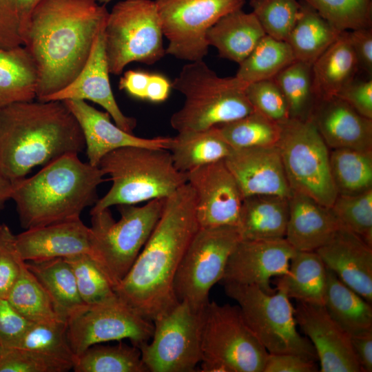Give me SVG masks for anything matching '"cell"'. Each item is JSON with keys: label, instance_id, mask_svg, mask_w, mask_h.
<instances>
[{"label": "cell", "instance_id": "29", "mask_svg": "<svg viewBox=\"0 0 372 372\" xmlns=\"http://www.w3.org/2000/svg\"><path fill=\"white\" fill-rule=\"evenodd\" d=\"M327 278V267L316 251H297L287 273L276 279V289L297 302L324 305Z\"/></svg>", "mask_w": 372, "mask_h": 372}, {"label": "cell", "instance_id": "45", "mask_svg": "<svg viewBox=\"0 0 372 372\" xmlns=\"http://www.w3.org/2000/svg\"><path fill=\"white\" fill-rule=\"evenodd\" d=\"M252 12L267 35L285 41L299 14L297 0H250Z\"/></svg>", "mask_w": 372, "mask_h": 372}, {"label": "cell", "instance_id": "53", "mask_svg": "<svg viewBox=\"0 0 372 372\" xmlns=\"http://www.w3.org/2000/svg\"><path fill=\"white\" fill-rule=\"evenodd\" d=\"M349 38L359 69H362L371 78L372 27L351 30Z\"/></svg>", "mask_w": 372, "mask_h": 372}, {"label": "cell", "instance_id": "6", "mask_svg": "<svg viewBox=\"0 0 372 372\" xmlns=\"http://www.w3.org/2000/svg\"><path fill=\"white\" fill-rule=\"evenodd\" d=\"M248 83L220 77L203 60L185 65L172 87L185 97L170 118L178 132L202 130L241 118L255 110L246 94Z\"/></svg>", "mask_w": 372, "mask_h": 372}, {"label": "cell", "instance_id": "14", "mask_svg": "<svg viewBox=\"0 0 372 372\" xmlns=\"http://www.w3.org/2000/svg\"><path fill=\"white\" fill-rule=\"evenodd\" d=\"M165 53L189 62L203 60L209 45L207 33L220 19L242 9L245 0H155Z\"/></svg>", "mask_w": 372, "mask_h": 372}, {"label": "cell", "instance_id": "51", "mask_svg": "<svg viewBox=\"0 0 372 372\" xmlns=\"http://www.w3.org/2000/svg\"><path fill=\"white\" fill-rule=\"evenodd\" d=\"M362 116L372 119V79H354L337 94Z\"/></svg>", "mask_w": 372, "mask_h": 372}, {"label": "cell", "instance_id": "19", "mask_svg": "<svg viewBox=\"0 0 372 372\" xmlns=\"http://www.w3.org/2000/svg\"><path fill=\"white\" fill-rule=\"evenodd\" d=\"M224 162L243 198L256 194L291 197L292 191L276 145L233 149Z\"/></svg>", "mask_w": 372, "mask_h": 372}, {"label": "cell", "instance_id": "59", "mask_svg": "<svg viewBox=\"0 0 372 372\" xmlns=\"http://www.w3.org/2000/svg\"><path fill=\"white\" fill-rule=\"evenodd\" d=\"M2 349H3V347H2V345H1V343H0V354H1V352Z\"/></svg>", "mask_w": 372, "mask_h": 372}, {"label": "cell", "instance_id": "12", "mask_svg": "<svg viewBox=\"0 0 372 372\" xmlns=\"http://www.w3.org/2000/svg\"><path fill=\"white\" fill-rule=\"evenodd\" d=\"M236 227H200L177 269L174 290L178 301L196 311L209 303L212 287L221 281L231 252L240 240Z\"/></svg>", "mask_w": 372, "mask_h": 372}, {"label": "cell", "instance_id": "37", "mask_svg": "<svg viewBox=\"0 0 372 372\" xmlns=\"http://www.w3.org/2000/svg\"><path fill=\"white\" fill-rule=\"evenodd\" d=\"M72 369L75 372H148L140 349L123 342L90 347L76 358Z\"/></svg>", "mask_w": 372, "mask_h": 372}, {"label": "cell", "instance_id": "41", "mask_svg": "<svg viewBox=\"0 0 372 372\" xmlns=\"http://www.w3.org/2000/svg\"><path fill=\"white\" fill-rule=\"evenodd\" d=\"M340 32L372 27L371 0H302Z\"/></svg>", "mask_w": 372, "mask_h": 372}, {"label": "cell", "instance_id": "2", "mask_svg": "<svg viewBox=\"0 0 372 372\" xmlns=\"http://www.w3.org/2000/svg\"><path fill=\"white\" fill-rule=\"evenodd\" d=\"M108 14L97 0L38 2L23 45L37 68V100L63 89L79 74Z\"/></svg>", "mask_w": 372, "mask_h": 372}, {"label": "cell", "instance_id": "26", "mask_svg": "<svg viewBox=\"0 0 372 372\" xmlns=\"http://www.w3.org/2000/svg\"><path fill=\"white\" fill-rule=\"evenodd\" d=\"M289 198L271 194L244 197L236 228L244 240L285 238Z\"/></svg>", "mask_w": 372, "mask_h": 372}, {"label": "cell", "instance_id": "11", "mask_svg": "<svg viewBox=\"0 0 372 372\" xmlns=\"http://www.w3.org/2000/svg\"><path fill=\"white\" fill-rule=\"evenodd\" d=\"M109 72L121 74L132 62L152 65L165 53L157 8L152 0H123L109 12L105 29Z\"/></svg>", "mask_w": 372, "mask_h": 372}, {"label": "cell", "instance_id": "7", "mask_svg": "<svg viewBox=\"0 0 372 372\" xmlns=\"http://www.w3.org/2000/svg\"><path fill=\"white\" fill-rule=\"evenodd\" d=\"M165 198H156L143 206H119L116 221L105 209L94 213L91 257L114 286L127 273L161 216Z\"/></svg>", "mask_w": 372, "mask_h": 372}, {"label": "cell", "instance_id": "4", "mask_svg": "<svg viewBox=\"0 0 372 372\" xmlns=\"http://www.w3.org/2000/svg\"><path fill=\"white\" fill-rule=\"evenodd\" d=\"M96 166L69 154L43 166L31 177L12 183L10 199L21 225L28 229L81 218L97 200V188L106 179Z\"/></svg>", "mask_w": 372, "mask_h": 372}, {"label": "cell", "instance_id": "17", "mask_svg": "<svg viewBox=\"0 0 372 372\" xmlns=\"http://www.w3.org/2000/svg\"><path fill=\"white\" fill-rule=\"evenodd\" d=\"M296 251L285 238L240 240L229 257L221 282L254 285L273 293L271 278L287 273Z\"/></svg>", "mask_w": 372, "mask_h": 372}, {"label": "cell", "instance_id": "30", "mask_svg": "<svg viewBox=\"0 0 372 372\" xmlns=\"http://www.w3.org/2000/svg\"><path fill=\"white\" fill-rule=\"evenodd\" d=\"M232 149L216 126L178 132L171 137L167 148L175 167L183 173L224 160Z\"/></svg>", "mask_w": 372, "mask_h": 372}, {"label": "cell", "instance_id": "8", "mask_svg": "<svg viewBox=\"0 0 372 372\" xmlns=\"http://www.w3.org/2000/svg\"><path fill=\"white\" fill-rule=\"evenodd\" d=\"M203 372H262L268 355L238 306L209 302L203 312Z\"/></svg>", "mask_w": 372, "mask_h": 372}, {"label": "cell", "instance_id": "32", "mask_svg": "<svg viewBox=\"0 0 372 372\" xmlns=\"http://www.w3.org/2000/svg\"><path fill=\"white\" fill-rule=\"evenodd\" d=\"M25 262L47 292L61 318L67 321L85 305L79 295L72 268L64 258Z\"/></svg>", "mask_w": 372, "mask_h": 372}, {"label": "cell", "instance_id": "42", "mask_svg": "<svg viewBox=\"0 0 372 372\" xmlns=\"http://www.w3.org/2000/svg\"><path fill=\"white\" fill-rule=\"evenodd\" d=\"M14 347L37 351L74 363L67 338V321L32 322Z\"/></svg>", "mask_w": 372, "mask_h": 372}, {"label": "cell", "instance_id": "3", "mask_svg": "<svg viewBox=\"0 0 372 372\" xmlns=\"http://www.w3.org/2000/svg\"><path fill=\"white\" fill-rule=\"evenodd\" d=\"M85 148L81 127L63 101L33 100L0 108V169L11 182Z\"/></svg>", "mask_w": 372, "mask_h": 372}, {"label": "cell", "instance_id": "33", "mask_svg": "<svg viewBox=\"0 0 372 372\" xmlns=\"http://www.w3.org/2000/svg\"><path fill=\"white\" fill-rule=\"evenodd\" d=\"M300 4L297 20L285 41L296 60L312 65L342 32L308 3L301 0Z\"/></svg>", "mask_w": 372, "mask_h": 372}, {"label": "cell", "instance_id": "58", "mask_svg": "<svg viewBox=\"0 0 372 372\" xmlns=\"http://www.w3.org/2000/svg\"><path fill=\"white\" fill-rule=\"evenodd\" d=\"M98 2L101 4L106 5L107 3H109L112 0H97Z\"/></svg>", "mask_w": 372, "mask_h": 372}, {"label": "cell", "instance_id": "48", "mask_svg": "<svg viewBox=\"0 0 372 372\" xmlns=\"http://www.w3.org/2000/svg\"><path fill=\"white\" fill-rule=\"evenodd\" d=\"M246 94L254 109L281 123L289 118L286 99L273 79L248 83Z\"/></svg>", "mask_w": 372, "mask_h": 372}, {"label": "cell", "instance_id": "18", "mask_svg": "<svg viewBox=\"0 0 372 372\" xmlns=\"http://www.w3.org/2000/svg\"><path fill=\"white\" fill-rule=\"evenodd\" d=\"M297 325L307 336L320 361L321 372H361L351 336L322 304L298 302Z\"/></svg>", "mask_w": 372, "mask_h": 372}, {"label": "cell", "instance_id": "60", "mask_svg": "<svg viewBox=\"0 0 372 372\" xmlns=\"http://www.w3.org/2000/svg\"><path fill=\"white\" fill-rule=\"evenodd\" d=\"M1 225H0V231H1Z\"/></svg>", "mask_w": 372, "mask_h": 372}, {"label": "cell", "instance_id": "22", "mask_svg": "<svg viewBox=\"0 0 372 372\" xmlns=\"http://www.w3.org/2000/svg\"><path fill=\"white\" fill-rule=\"evenodd\" d=\"M15 247L25 262L91 256L92 233L79 218L25 229L15 236Z\"/></svg>", "mask_w": 372, "mask_h": 372}, {"label": "cell", "instance_id": "35", "mask_svg": "<svg viewBox=\"0 0 372 372\" xmlns=\"http://www.w3.org/2000/svg\"><path fill=\"white\" fill-rule=\"evenodd\" d=\"M329 165L338 194L353 195L372 189V149H331Z\"/></svg>", "mask_w": 372, "mask_h": 372}, {"label": "cell", "instance_id": "54", "mask_svg": "<svg viewBox=\"0 0 372 372\" xmlns=\"http://www.w3.org/2000/svg\"><path fill=\"white\" fill-rule=\"evenodd\" d=\"M150 74L139 70H128L120 79L118 87L139 99H146Z\"/></svg>", "mask_w": 372, "mask_h": 372}, {"label": "cell", "instance_id": "49", "mask_svg": "<svg viewBox=\"0 0 372 372\" xmlns=\"http://www.w3.org/2000/svg\"><path fill=\"white\" fill-rule=\"evenodd\" d=\"M23 262L15 247V236L3 224L0 231V298H7Z\"/></svg>", "mask_w": 372, "mask_h": 372}, {"label": "cell", "instance_id": "1", "mask_svg": "<svg viewBox=\"0 0 372 372\" xmlns=\"http://www.w3.org/2000/svg\"><path fill=\"white\" fill-rule=\"evenodd\" d=\"M200 228L194 190L187 183L165 198L161 217L125 276L114 291L141 316L154 321L179 301L174 278Z\"/></svg>", "mask_w": 372, "mask_h": 372}, {"label": "cell", "instance_id": "52", "mask_svg": "<svg viewBox=\"0 0 372 372\" xmlns=\"http://www.w3.org/2000/svg\"><path fill=\"white\" fill-rule=\"evenodd\" d=\"M316 361L292 353H269L262 372H316Z\"/></svg>", "mask_w": 372, "mask_h": 372}, {"label": "cell", "instance_id": "57", "mask_svg": "<svg viewBox=\"0 0 372 372\" xmlns=\"http://www.w3.org/2000/svg\"><path fill=\"white\" fill-rule=\"evenodd\" d=\"M12 183L7 178L0 169V207L10 199Z\"/></svg>", "mask_w": 372, "mask_h": 372}, {"label": "cell", "instance_id": "40", "mask_svg": "<svg viewBox=\"0 0 372 372\" xmlns=\"http://www.w3.org/2000/svg\"><path fill=\"white\" fill-rule=\"evenodd\" d=\"M311 66L296 60L273 78L286 99L291 118L307 119L314 105Z\"/></svg>", "mask_w": 372, "mask_h": 372}, {"label": "cell", "instance_id": "5", "mask_svg": "<svg viewBox=\"0 0 372 372\" xmlns=\"http://www.w3.org/2000/svg\"><path fill=\"white\" fill-rule=\"evenodd\" d=\"M99 167L112 182L90 213L114 205H135L165 198L187 183V173L174 166L165 149L127 146L106 154Z\"/></svg>", "mask_w": 372, "mask_h": 372}, {"label": "cell", "instance_id": "16", "mask_svg": "<svg viewBox=\"0 0 372 372\" xmlns=\"http://www.w3.org/2000/svg\"><path fill=\"white\" fill-rule=\"evenodd\" d=\"M200 227H236L243 196L224 160L187 173Z\"/></svg>", "mask_w": 372, "mask_h": 372}, {"label": "cell", "instance_id": "24", "mask_svg": "<svg viewBox=\"0 0 372 372\" xmlns=\"http://www.w3.org/2000/svg\"><path fill=\"white\" fill-rule=\"evenodd\" d=\"M309 118L329 148L372 149V119L342 99L316 100Z\"/></svg>", "mask_w": 372, "mask_h": 372}, {"label": "cell", "instance_id": "34", "mask_svg": "<svg viewBox=\"0 0 372 372\" xmlns=\"http://www.w3.org/2000/svg\"><path fill=\"white\" fill-rule=\"evenodd\" d=\"M327 269L324 306L328 313L350 336L371 329V303Z\"/></svg>", "mask_w": 372, "mask_h": 372}, {"label": "cell", "instance_id": "23", "mask_svg": "<svg viewBox=\"0 0 372 372\" xmlns=\"http://www.w3.org/2000/svg\"><path fill=\"white\" fill-rule=\"evenodd\" d=\"M326 267L369 303L372 302V247L340 227L316 250Z\"/></svg>", "mask_w": 372, "mask_h": 372}, {"label": "cell", "instance_id": "39", "mask_svg": "<svg viewBox=\"0 0 372 372\" xmlns=\"http://www.w3.org/2000/svg\"><path fill=\"white\" fill-rule=\"evenodd\" d=\"M216 127L232 149L275 145L280 134L279 123L256 110Z\"/></svg>", "mask_w": 372, "mask_h": 372}, {"label": "cell", "instance_id": "56", "mask_svg": "<svg viewBox=\"0 0 372 372\" xmlns=\"http://www.w3.org/2000/svg\"><path fill=\"white\" fill-rule=\"evenodd\" d=\"M171 87L172 83L164 76L150 74L145 100L154 103L163 102L169 96Z\"/></svg>", "mask_w": 372, "mask_h": 372}, {"label": "cell", "instance_id": "38", "mask_svg": "<svg viewBox=\"0 0 372 372\" xmlns=\"http://www.w3.org/2000/svg\"><path fill=\"white\" fill-rule=\"evenodd\" d=\"M6 299L31 322L65 320L57 313L47 292L25 262Z\"/></svg>", "mask_w": 372, "mask_h": 372}, {"label": "cell", "instance_id": "36", "mask_svg": "<svg viewBox=\"0 0 372 372\" xmlns=\"http://www.w3.org/2000/svg\"><path fill=\"white\" fill-rule=\"evenodd\" d=\"M294 61L293 52L285 41L265 34L239 64L236 76L247 83L271 79Z\"/></svg>", "mask_w": 372, "mask_h": 372}, {"label": "cell", "instance_id": "28", "mask_svg": "<svg viewBox=\"0 0 372 372\" xmlns=\"http://www.w3.org/2000/svg\"><path fill=\"white\" fill-rule=\"evenodd\" d=\"M265 34L252 12L239 9L220 19L209 29L206 38L220 57L240 64Z\"/></svg>", "mask_w": 372, "mask_h": 372}, {"label": "cell", "instance_id": "55", "mask_svg": "<svg viewBox=\"0 0 372 372\" xmlns=\"http://www.w3.org/2000/svg\"><path fill=\"white\" fill-rule=\"evenodd\" d=\"M351 344L362 371H372V329L351 336Z\"/></svg>", "mask_w": 372, "mask_h": 372}, {"label": "cell", "instance_id": "47", "mask_svg": "<svg viewBox=\"0 0 372 372\" xmlns=\"http://www.w3.org/2000/svg\"><path fill=\"white\" fill-rule=\"evenodd\" d=\"M74 362L37 351L19 347H3L0 372H65Z\"/></svg>", "mask_w": 372, "mask_h": 372}, {"label": "cell", "instance_id": "21", "mask_svg": "<svg viewBox=\"0 0 372 372\" xmlns=\"http://www.w3.org/2000/svg\"><path fill=\"white\" fill-rule=\"evenodd\" d=\"M82 130L88 163L99 167L101 160L108 153L127 146H141L167 149L169 136L142 138L125 132L111 121L107 112H101L85 101H63Z\"/></svg>", "mask_w": 372, "mask_h": 372}, {"label": "cell", "instance_id": "20", "mask_svg": "<svg viewBox=\"0 0 372 372\" xmlns=\"http://www.w3.org/2000/svg\"><path fill=\"white\" fill-rule=\"evenodd\" d=\"M105 26L99 32L89 58L79 74L65 87L46 97L43 101L68 99L91 101L103 107L117 126L132 133L136 121L123 113L111 88L110 73L105 50Z\"/></svg>", "mask_w": 372, "mask_h": 372}, {"label": "cell", "instance_id": "15", "mask_svg": "<svg viewBox=\"0 0 372 372\" xmlns=\"http://www.w3.org/2000/svg\"><path fill=\"white\" fill-rule=\"evenodd\" d=\"M154 323L116 293L101 302L87 305L67 320V338L75 357L90 347L128 339L139 348L153 335Z\"/></svg>", "mask_w": 372, "mask_h": 372}, {"label": "cell", "instance_id": "31", "mask_svg": "<svg viewBox=\"0 0 372 372\" xmlns=\"http://www.w3.org/2000/svg\"><path fill=\"white\" fill-rule=\"evenodd\" d=\"M38 72L25 46L0 48V108L37 99Z\"/></svg>", "mask_w": 372, "mask_h": 372}, {"label": "cell", "instance_id": "44", "mask_svg": "<svg viewBox=\"0 0 372 372\" xmlns=\"http://www.w3.org/2000/svg\"><path fill=\"white\" fill-rule=\"evenodd\" d=\"M64 259L72 268L85 304L101 302L116 294L113 285L90 255L82 254Z\"/></svg>", "mask_w": 372, "mask_h": 372}, {"label": "cell", "instance_id": "43", "mask_svg": "<svg viewBox=\"0 0 372 372\" xmlns=\"http://www.w3.org/2000/svg\"><path fill=\"white\" fill-rule=\"evenodd\" d=\"M331 209L340 227L372 247V189L353 195L338 194Z\"/></svg>", "mask_w": 372, "mask_h": 372}, {"label": "cell", "instance_id": "50", "mask_svg": "<svg viewBox=\"0 0 372 372\" xmlns=\"http://www.w3.org/2000/svg\"><path fill=\"white\" fill-rule=\"evenodd\" d=\"M32 323L6 298H0V343L3 347H14Z\"/></svg>", "mask_w": 372, "mask_h": 372}, {"label": "cell", "instance_id": "13", "mask_svg": "<svg viewBox=\"0 0 372 372\" xmlns=\"http://www.w3.org/2000/svg\"><path fill=\"white\" fill-rule=\"evenodd\" d=\"M203 311L186 301L153 321L151 341L138 349L148 372H192L202 359Z\"/></svg>", "mask_w": 372, "mask_h": 372}, {"label": "cell", "instance_id": "27", "mask_svg": "<svg viewBox=\"0 0 372 372\" xmlns=\"http://www.w3.org/2000/svg\"><path fill=\"white\" fill-rule=\"evenodd\" d=\"M358 70L349 31H343L312 64V89L315 99L336 96L355 79Z\"/></svg>", "mask_w": 372, "mask_h": 372}, {"label": "cell", "instance_id": "9", "mask_svg": "<svg viewBox=\"0 0 372 372\" xmlns=\"http://www.w3.org/2000/svg\"><path fill=\"white\" fill-rule=\"evenodd\" d=\"M278 123L276 145L291 191L331 207L338 192L331 174L329 147L316 127L309 118H289Z\"/></svg>", "mask_w": 372, "mask_h": 372}, {"label": "cell", "instance_id": "46", "mask_svg": "<svg viewBox=\"0 0 372 372\" xmlns=\"http://www.w3.org/2000/svg\"><path fill=\"white\" fill-rule=\"evenodd\" d=\"M40 0H0V48L23 46L32 13Z\"/></svg>", "mask_w": 372, "mask_h": 372}, {"label": "cell", "instance_id": "10", "mask_svg": "<svg viewBox=\"0 0 372 372\" xmlns=\"http://www.w3.org/2000/svg\"><path fill=\"white\" fill-rule=\"evenodd\" d=\"M238 303L247 324L269 353H292L316 361L311 342L297 329L295 309L282 291L268 293L254 285L223 283Z\"/></svg>", "mask_w": 372, "mask_h": 372}, {"label": "cell", "instance_id": "25", "mask_svg": "<svg viewBox=\"0 0 372 372\" xmlns=\"http://www.w3.org/2000/svg\"><path fill=\"white\" fill-rule=\"evenodd\" d=\"M285 238L297 251H316L329 242L341 227L331 207L293 192Z\"/></svg>", "mask_w": 372, "mask_h": 372}]
</instances>
